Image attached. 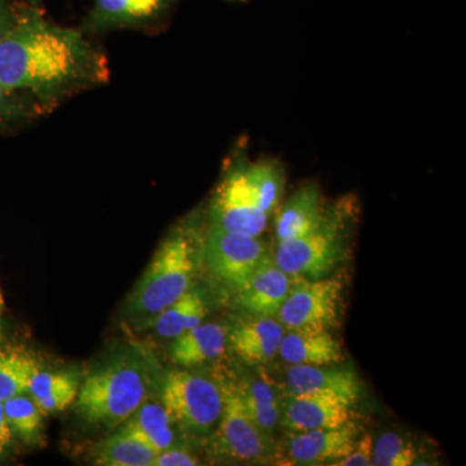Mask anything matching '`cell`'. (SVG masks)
I'll use <instances>...</instances> for the list:
<instances>
[{
  "mask_svg": "<svg viewBox=\"0 0 466 466\" xmlns=\"http://www.w3.org/2000/svg\"><path fill=\"white\" fill-rule=\"evenodd\" d=\"M108 58L81 29L51 23L38 9L16 14L0 42V84L46 112L66 97L106 84Z\"/></svg>",
  "mask_w": 466,
  "mask_h": 466,
  "instance_id": "1",
  "label": "cell"
},
{
  "mask_svg": "<svg viewBox=\"0 0 466 466\" xmlns=\"http://www.w3.org/2000/svg\"><path fill=\"white\" fill-rule=\"evenodd\" d=\"M153 388V368L140 352H127L86 379L76 395V410L91 424L118 428Z\"/></svg>",
  "mask_w": 466,
  "mask_h": 466,
  "instance_id": "2",
  "label": "cell"
},
{
  "mask_svg": "<svg viewBox=\"0 0 466 466\" xmlns=\"http://www.w3.org/2000/svg\"><path fill=\"white\" fill-rule=\"evenodd\" d=\"M198 242V228L191 223L170 232L131 291L128 314L153 318L191 289Z\"/></svg>",
  "mask_w": 466,
  "mask_h": 466,
  "instance_id": "3",
  "label": "cell"
},
{
  "mask_svg": "<svg viewBox=\"0 0 466 466\" xmlns=\"http://www.w3.org/2000/svg\"><path fill=\"white\" fill-rule=\"evenodd\" d=\"M355 208L350 200L327 207L323 218L311 231L280 241L272 258L294 278L319 280L329 275L343 259Z\"/></svg>",
  "mask_w": 466,
  "mask_h": 466,
  "instance_id": "4",
  "label": "cell"
},
{
  "mask_svg": "<svg viewBox=\"0 0 466 466\" xmlns=\"http://www.w3.org/2000/svg\"><path fill=\"white\" fill-rule=\"evenodd\" d=\"M159 397L173 424L188 433H208L222 415V388L188 370L168 372L162 380Z\"/></svg>",
  "mask_w": 466,
  "mask_h": 466,
  "instance_id": "5",
  "label": "cell"
},
{
  "mask_svg": "<svg viewBox=\"0 0 466 466\" xmlns=\"http://www.w3.org/2000/svg\"><path fill=\"white\" fill-rule=\"evenodd\" d=\"M342 291L337 279H299L276 317L288 330L330 332L341 317Z\"/></svg>",
  "mask_w": 466,
  "mask_h": 466,
  "instance_id": "6",
  "label": "cell"
},
{
  "mask_svg": "<svg viewBox=\"0 0 466 466\" xmlns=\"http://www.w3.org/2000/svg\"><path fill=\"white\" fill-rule=\"evenodd\" d=\"M222 392V415L211 438V453L241 462H263L275 456L272 437L251 421L242 406L238 386H225Z\"/></svg>",
  "mask_w": 466,
  "mask_h": 466,
  "instance_id": "7",
  "label": "cell"
},
{
  "mask_svg": "<svg viewBox=\"0 0 466 466\" xmlns=\"http://www.w3.org/2000/svg\"><path fill=\"white\" fill-rule=\"evenodd\" d=\"M244 158L236 157L218 184L208 207V226L238 235L260 236L269 216L260 208L248 186Z\"/></svg>",
  "mask_w": 466,
  "mask_h": 466,
  "instance_id": "8",
  "label": "cell"
},
{
  "mask_svg": "<svg viewBox=\"0 0 466 466\" xmlns=\"http://www.w3.org/2000/svg\"><path fill=\"white\" fill-rule=\"evenodd\" d=\"M202 254L211 274L235 289L269 256L260 236H245L208 226Z\"/></svg>",
  "mask_w": 466,
  "mask_h": 466,
  "instance_id": "9",
  "label": "cell"
},
{
  "mask_svg": "<svg viewBox=\"0 0 466 466\" xmlns=\"http://www.w3.org/2000/svg\"><path fill=\"white\" fill-rule=\"evenodd\" d=\"M177 0H92L81 30L96 35L116 29H146L162 20Z\"/></svg>",
  "mask_w": 466,
  "mask_h": 466,
  "instance_id": "10",
  "label": "cell"
},
{
  "mask_svg": "<svg viewBox=\"0 0 466 466\" xmlns=\"http://www.w3.org/2000/svg\"><path fill=\"white\" fill-rule=\"evenodd\" d=\"M360 431L352 421L332 429L290 433L283 464L332 465L351 452Z\"/></svg>",
  "mask_w": 466,
  "mask_h": 466,
  "instance_id": "11",
  "label": "cell"
},
{
  "mask_svg": "<svg viewBox=\"0 0 466 466\" xmlns=\"http://www.w3.org/2000/svg\"><path fill=\"white\" fill-rule=\"evenodd\" d=\"M351 404L332 392L290 395L281 404L280 422L290 431L339 428L351 421Z\"/></svg>",
  "mask_w": 466,
  "mask_h": 466,
  "instance_id": "12",
  "label": "cell"
},
{
  "mask_svg": "<svg viewBox=\"0 0 466 466\" xmlns=\"http://www.w3.org/2000/svg\"><path fill=\"white\" fill-rule=\"evenodd\" d=\"M299 278L283 271L271 254L253 274L235 288L238 305L258 317H276L281 305Z\"/></svg>",
  "mask_w": 466,
  "mask_h": 466,
  "instance_id": "13",
  "label": "cell"
},
{
  "mask_svg": "<svg viewBox=\"0 0 466 466\" xmlns=\"http://www.w3.org/2000/svg\"><path fill=\"white\" fill-rule=\"evenodd\" d=\"M285 328L275 317H259L233 328L227 339L233 351L249 364H265L279 352Z\"/></svg>",
  "mask_w": 466,
  "mask_h": 466,
  "instance_id": "14",
  "label": "cell"
},
{
  "mask_svg": "<svg viewBox=\"0 0 466 466\" xmlns=\"http://www.w3.org/2000/svg\"><path fill=\"white\" fill-rule=\"evenodd\" d=\"M290 395L306 392H332L354 404L360 397L361 388L358 376L352 370H333L324 366H291L285 372Z\"/></svg>",
  "mask_w": 466,
  "mask_h": 466,
  "instance_id": "15",
  "label": "cell"
},
{
  "mask_svg": "<svg viewBox=\"0 0 466 466\" xmlns=\"http://www.w3.org/2000/svg\"><path fill=\"white\" fill-rule=\"evenodd\" d=\"M327 205L317 183H309L293 193L276 219L278 242L290 240L311 231L323 218Z\"/></svg>",
  "mask_w": 466,
  "mask_h": 466,
  "instance_id": "16",
  "label": "cell"
},
{
  "mask_svg": "<svg viewBox=\"0 0 466 466\" xmlns=\"http://www.w3.org/2000/svg\"><path fill=\"white\" fill-rule=\"evenodd\" d=\"M278 354L291 366H330L343 359L341 343L330 332L284 333Z\"/></svg>",
  "mask_w": 466,
  "mask_h": 466,
  "instance_id": "17",
  "label": "cell"
},
{
  "mask_svg": "<svg viewBox=\"0 0 466 466\" xmlns=\"http://www.w3.org/2000/svg\"><path fill=\"white\" fill-rule=\"evenodd\" d=\"M227 346L225 327L217 323H201L174 339L170 354L180 367H195L219 357Z\"/></svg>",
  "mask_w": 466,
  "mask_h": 466,
  "instance_id": "18",
  "label": "cell"
},
{
  "mask_svg": "<svg viewBox=\"0 0 466 466\" xmlns=\"http://www.w3.org/2000/svg\"><path fill=\"white\" fill-rule=\"evenodd\" d=\"M116 431L135 438L156 453L174 444L173 421L161 403L146 400Z\"/></svg>",
  "mask_w": 466,
  "mask_h": 466,
  "instance_id": "19",
  "label": "cell"
},
{
  "mask_svg": "<svg viewBox=\"0 0 466 466\" xmlns=\"http://www.w3.org/2000/svg\"><path fill=\"white\" fill-rule=\"evenodd\" d=\"M208 303L198 289H189L153 317L152 327L162 339H174L204 323Z\"/></svg>",
  "mask_w": 466,
  "mask_h": 466,
  "instance_id": "20",
  "label": "cell"
},
{
  "mask_svg": "<svg viewBox=\"0 0 466 466\" xmlns=\"http://www.w3.org/2000/svg\"><path fill=\"white\" fill-rule=\"evenodd\" d=\"M43 415L60 412L76 400L78 380L72 373L46 372L38 370L30 380L29 390Z\"/></svg>",
  "mask_w": 466,
  "mask_h": 466,
  "instance_id": "21",
  "label": "cell"
},
{
  "mask_svg": "<svg viewBox=\"0 0 466 466\" xmlns=\"http://www.w3.org/2000/svg\"><path fill=\"white\" fill-rule=\"evenodd\" d=\"M238 390L251 421L272 437L281 419V403L275 389L266 380H251L238 385Z\"/></svg>",
  "mask_w": 466,
  "mask_h": 466,
  "instance_id": "22",
  "label": "cell"
},
{
  "mask_svg": "<svg viewBox=\"0 0 466 466\" xmlns=\"http://www.w3.org/2000/svg\"><path fill=\"white\" fill-rule=\"evenodd\" d=\"M244 173L248 186L260 208L271 216L280 202L285 186L284 168L274 159L249 162L244 158Z\"/></svg>",
  "mask_w": 466,
  "mask_h": 466,
  "instance_id": "23",
  "label": "cell"
},
{
  "mask_svg": "<svg viewBox=\"0 0 466 466\" xmlns=\"http://www.w3.org/2000/svg\"><path fill=\"white\" fill-rule=\"evenodd\" d=\"M95 453V462L104 466H153L157 455L142 441L119 431L100 443Z\"/></svg>",
  "mask_w": 466,
  "mask_h": 466,
  "instance_id": "24",
  "label": "cell"
},
{
  "mask_svg": "<svg viewBox=\"0 0 466 466\" xmlns=\"http://www.w3.org/2000/svg\"><path fill=\"white\" fill-rule=\"evenodd\" d=\"M39 370L35 359L21 350L0 348V401L29 390L30 380Z\"/></svg>",
  "mask_w": 466,
  "mask_h": 466,
  "instance_id": "25",
  "label": "cell"
},
{
  "mask_svg": "<svg viewBox=\"0 0 466 466\" xmlns=\"http://www.w3.org/2000/svg\"><path fill=\"white\" fill-rule=\"evenodd\" d=\"M5 419L15 433L26 441L38 438L41 431L43 412L35 401L21 394L3 401Z\"/></svg>",
  "mask_w": 466,
  "mask_h": 466,
  "instance_id": "26",
  "label": "cell"
},
{
  "mask_svg": "<svg viewBox=\"0 0 466 466\" xmlns=\"http://www.w3.org/2000/svg\"><path fill=\"white\" fill-rule=\"evenodd\" d=\"M417 450L412 441L397 433H383L373 441L372 464L375 466L415 465Z\"/></svg>",
  "mask_w": 466,
  "mask_h": 466,
  "instance_id": "27",
  "label": "cell"
},
{
  "mask_svg": "<svg viewBox=\"0 0 466 466\" xmlns=\"http://www.w3.org/2000/svg\"><path fill=\"white\" fill-rule=\"evenodd\" d=\"M46 113L47 112L32 97L8 90L0 84V122L15 118H33Z\"/></svg>",
  "mask_w": 466,
  "mask_h": 466,
  "instance_id": "28",
  "label": "cell"
},
{
  "mask_svg": "<svg viewBox=\"0 0 466 466\" xmlns=\"http://www.w3.org/2000/svg\"><path fill=\"white\" fill-rule=\"evenodd\" d=\"M373 438L370 434L359 435L351 452L330 466H370L372 464Z\"/></svg>",
  "mask_w": 466,
  "mask_h": 466,
  "instance_id": "29",
  "label": "cell"
},
{
  "mask_svg": "<svg viewBox=\"0 0 466 466\" xmlns=\"http://www.w3.org/2000/svg\"><path fill=\"white\" fill-rule=\"evenodd\" d=\"M200 464L191 451L183 447H168L156 455L153 466H196Z\"/></svg>",
  "mask_w": 466,
  "mask_h": 466,
  "instance_id": "30",
  "label": "cell"
},
{
  "mask_svg": "<svg viewBox=\"0 0 466 466\" xmlns=\"http://www.w3.org/2000/svg\"><path fill=\"white\" fill-rule=\"evenodd\" d=\"M12 429L9 426L7 419H5L3 403L0 401V456L3 455L5 450L7 449L9 441H11Z\"/></svg>",
  "mask_w": 466,
  "mask_h": 466,
  "instance_id": "31",
  "label": "cell"
},
{
  "mask_svg": "<svg viewBox=\"0 0 466 466\" xmlns=\"http://www.w3.org/2000/svg\"><path fill=\"white\" fill-rule=\"evenodd\" d=\"M15 17H16V14H8V12L0 5V42L7 35L12 25H14Z\"/></svg>",
  "mask_w": 466,
  "mask_h": 466,
  "instance_id": "32",
  "label": "cell"
},
{
  "mask_svg": "<svg viewBox=\"0 0 466 466\" xmlns=\"http://www.w3.org/2000/svg\"><path fill=\"white\" fill-rule=\"evenodd\" d=\"M32 2H36V0H32Z\"/></svg>",
  "mask_w": 466,
  "mask_h": 466,
  "instance_id": "33",
  "label": "cell"
},
{
  "mask_svg": "<svg viewBox=\"0 0 466 466\" xmlns=\"http://www.w3.org/2000/svg\"><path fill=\"white\" fill-rule=\"evenodd\" d=\"M0 303H2V299H0Z\"/></svg>",
  "mask_w": 466,
  "mask_h": 466,
  "instance_id": "34",
  "label": "cell"
},
{
  "mask_svg": "<svg viewBox=\"0 0 466 466\" xmlns=\"http://www.w3.org/2000/svg\"><path fill=\"white\" fill-rule=\"evenodd\" d=\"M0 306H2V303H0Z\"/></svg>",
  "mask_w": 466,
  "mask_h": 466,
  "instance_id": "35",
  "label": "cell"
}]
</instances>
